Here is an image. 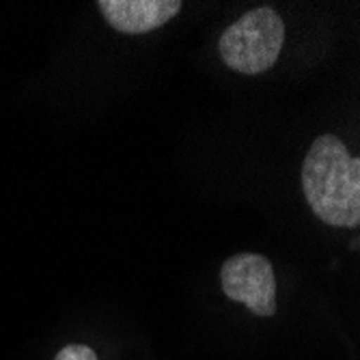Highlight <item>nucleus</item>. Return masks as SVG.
I'll list each match as a JSON object with an SVG mask.
<instances>
[{
  "instance_id": "obj_1",
  "label": "nucleus",
  "mask_w": 360,
  "mask_h": 360,
  "mask_svg": "<svg viewBox=\"0 0 360 360\" xmlns=\"http://www.w3.org/2000/svg\"><path fill=\"white\" fill-rule=\"evenodd\" d=\"M302 190L313 214L330 226L360 222V160L335 134L319 136L302 165Z\"/></svg>"
},
{
  "instance_id": "obj_5",
  "label": "nucleus",
  "mask_w": 360,
  "mask_h": 360,
  "mask_svg": "<svg viewBox=\"0 0 360 360\" xmlns=\"http://www.w3.org/2000/svg\"><path fill=\"white\" fill-rule=\"evenodd\" d=\"M54 360H97L95 352L89 345H80V343H72L65 345Z\"/></svg>"
},
{
  "instance_id": "obj_4",
  "label": "nucleus",
  "mask_w": 360,
  "mask_h": 360,
  "mask_svg": "<svg viewBox=\"0 0 360 360\" xmlns=\"http://www.w3.org/2000/svg\"><path fill=\"white\" fill-rule=\"evenodd\" d=\"M97 7L115 30L123 35H143L165 26L184 5L179 0H100Z\"/></svg>"
},
{
  "instance_id": "obj_2",
  "label": "nucleus",
  "mask_w": 360,
  "mask_h": 360,
  "mask_svg": "<svg viewBox=\"0 0 360 360\" xmlns=\"http://www.w3.org/2000/svg\"><path fill=\"white\" fill-rule=\"evenodd\" d=\"M285 41V24L272 7L244 13L218 41L224 65L244 76H257L276 63Z\"/></svg>"
},
{
  "instance_id": "obj_3",
  "label": "nucleus",
  "mask_w": 360,
  "mask_h": 360,
  "mask_svg": "<svg viewBox=\"0 0 360 360\" xmlns=\"http://www.w3.org/2000/svg\"><path fill=\"white\" fill-rule=\"evenodd\" d=\"M220 285L229 300L248 307L257 317L276 313V276L264 255L240 252L224 261Z\"/></svg>"
}]
</instances>
